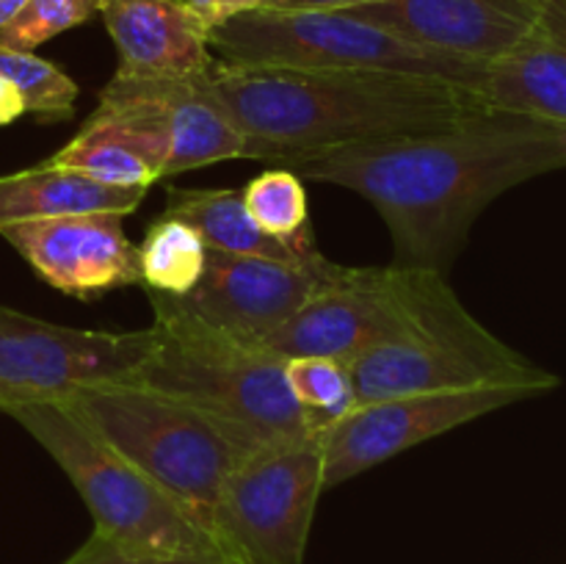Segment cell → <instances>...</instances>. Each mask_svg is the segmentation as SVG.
<instances>
[{
    "instance_id": "6da1fadb",
    "label": "cell",
    "mask_w": 566,
    "mask_h": 564,
    "mask_svg": "<svg viewBox=\"0 0 566 564\" xmlns=\"http://www.w3.org/2000/svg\"><path fill=\"white\" fill-rule=\"evenodd\" d=\"M276 166L368 199L392 236V265L448 276L486 205L520 182L566 169V125L490 105L446 130Z\"/></svg>"
},
{
    "instance_id": "7a4b0ae2",
    "label": "cell",
    "mask_w": 566,
    "mask_h": 564,
    "mask_svg": "<svg viewBox=\"0 0 566 564\" xmlns=\"http://www.w3.org/2000/svg\"><path fill=\"white\" fill-rule=\"evenodd\" d=\"M202 86L241 133L247 158L276 164L354 144L446 130L490 108L473 88L431 77L221 59L213 61Z\"/></svg>"
},
{
    "instance_id": "3957f363",
    "label": "cell",
    "mask_w": 566,
    "mask_h": 564,
    "mask_svg": "<svg viewBox=\"0 0 566 564\" xmlns=\"http://www.w3.org/2000/svg\"><path fill=\"white\" fill-rule=\"evenodd\" d=\"M147 296L158 346L127 385L199 409L252 451L313 437L287 385V359L182 313L164 293Z\"/></svg>"
},
{
    "instance_id": "277c9868",
    "label": "cell",
    "mask_w": 566,
    "mask_h": 564,
    "mask_svg": "<svg viewBox=\"0 0 566 564\" xmlns=\"http://www.w3.org/2000/svg\"><path fill=\"white\" fill-rule=\"evenodd\" d=\"M359 404L418 393L525 390L558 387V376L492 335L459 302L448 276L420 269L418 304L407 332L363 354L352 365Z\"/></svg>"
},
{
    "instance_id": "5b68a950",
    "label": "cell",
    "mask_w": 566,
    "mask_h": 564,
    "mask_svg": "<svg viewBox=\"0 0 566 564\" xmlns=\"http://www.w3.org/2000/svg\"><path fill=\"white\" fill-rule=\"evenodd\" d=\"M61 407L169 492L213 536L221 484L252 453L230 429L188 404L136 385L83 387Z\"/></svg>"
},
{
    "instance_id": "8992f818",
    "label": "cell",
    "mask_w": 566,
    "mask_h": 564,
    "mask_svg": "<svg viewBox=\"0 0 566 564\" xmlns=\"http://www.w3.org/2000/svg\"><path fill=\"white\" fill-rule=\"evenodd\" d=\"M210 50L232 64L390 72L448 81L479 94L486 75V64L420 48L348 11H249L210 31Z\"/></svg>"
},
{
    "instance_id": "52a82bcc",
    "label": "cell",
    "mask_w": 566,
    "mask_h": 564,
    "mask_svg": "<svg viewBox=\"0 0 566 564\" xmlns=\"http://www.w3.org/2000/svg\"><path fill=\"white\" fill-rule=\"evenodd\" d=\"M3 412L70 476L99 536L138 553L221 551L169 492L105 446L70 409L61 404H17Z\"/></svg>"
},
{
    "instance_id": "ba28073f",
    "label": "cell",
    "mask_w": 566,
    "mask_h": 564,
    "mask_svg": "<svg viewBox=\"0 0 566 564\" xmlns=\"http://www.w3.org/2000/svg\"><path fill=\"white\" fill-rule=\"evenodd\" d=\"M324 440L258 448L230 470L213 512L221 553L238 564H304L324 492Z\"/></svg>"
},
{
    "instance_id": "9c48e42d",
    "label": "cell",
    "mask_w": 566,
    "mask_h": 564,
    "mask_svg": "<svg viewBox=\"0 0 566 564\" xmlns=\"http://www.w3.org/2000/svg\"><path fill=\"white\" fill-rule=\"evenodd\" d=\"M83 125L122 138L158 177L219 160L247 158V147L199 81L130 77L116 72Z\"/></svg>"
},
{
    "instance_id": "30bf717a",
    "label": "cell",
    "mask_w": 566,
    "mask_h": 564,
    "mask_svg": "<svg viewBox=\"0 0 566 564\" xmlns=\"http://www.w3.org/2000/svg\"><path fill=\"white\" fill-rule=\"evenodd\" d=\"M155 346V326L75 330L0 304V412L17 404H61L83 387L127 385Z\"/></svg>"
},
{
    "instance_id": "8fae6325",
    "label": "cell",
    "mask_w": 566,
    "mask_h": 564,
    "mask_svg": "<svg viewBox=\"0 0 566 564\" xmlns=\"http://www.w3.org/2000/svg\"><path fill=\"white\" fill-rule=\"evenodd\" d=\"M420 269L365 265L310 299L274 332L254 341L276 357H329L352 368L363 354L407 332L418 304Z\"/></svg>"
},
{
    "instance_id": "7c38bea8",
    "label": "cell",
    "mask_w": 566,
    "mask_h": 564,
    "mask_svg": "<svg viewBox=\"0 0 566 564\" xmlns=\"http://www.w3.org/2000/svg\"><path fill=\"white\" fill-rule=\"evenodd\" d=\"M346 271L348 265L332 263L321 252L274 260L208 249L199 285L186 296L169 299L182 313L254 343L274 332L310 299L340 282Z\"/></svg>"
},
{
    "instance_id": "4fadbf2b",
    "label": "cell",
    "mask_w": 566,
    "mask_h": 564,
    "mask_svg": "<svg viewBox=\"0 0 566 564\" xmlns=\"http://www.w3.org/2000/svg\"><path fill=\"white\" fill-rule=\"evenodd\" d=\"M531 398L525 390H462L392 396L354 407L324 440V490L352 481L387 459L457 426Z\"/></svg>"
},
{
    "instance_id": "5bb4252c",
    "label": "cell",
    "mask_w": 566,
    "mask_h": 564,
    "mask_svg": "<svg viewBox=\"0 0 566 564\" xmlns=\"http://www.w3.org/2000/svg\"><path fill=\"white\" fill-rule=\"evenodd\" d=\"M122 219L119 213L59 216L9 224L0 236L50 288L94 302L142 285L138 247L127 238Z\"/></svg>"
},
{
    "instance_id": "9a60e30c",
    "label": "cell",
    "mask_w": 566,
    "mask_h": 564,
    "mask_svg": "<svg viewBox=\"0 0 566 564\" xmlns=\"http://www.w3.org/2000/svg\"><path fill=\"white\" fill-rule=\"evenodd\" d=\"M348 14L420 48L495 64L534 36L545 0H381Z\"/></svg>"
},
{
    "instance_id": "2e32d148",
    "label": "cell",
    "mask_w": 566,
    "mask_h": 564,
    "mask_svg": "<svg viewBox=\"0 0 566 564\" xmlns=\"http://www.w3.org/2000/svg\"><path fill=\"white\" fill-rule=\"evenodd\" d=\"M99 17L119 53V75L199 81L213 66L208 25L186 0H103Z\"/></svg>"
},
{
    "instance_id": "e0dca14e",
    "label": "cell",
    "mask_w": 566,
    "mask_h": 564,
    "mask_svg": "<svg viewBox=\"0 0 566 564\" xmlns=\"http://www.w3.org/2000/svg\"><path fill=\"white\" fill-rule=\"evenodd\" d=\"M481 97L492 108L566 125V0H545L534 36L506 59L486 64Z\"/></svg>"
},
{
    "instance_id": "ac0fdd59",
    "label": "cell",
    "mask_w": 566,
    "mask_h": 564,
    "mask_svg": "<svg viewBox=\"0 0 566 564\" xmlns=\"http://www.w3.org/2000/svg\"><path fill=\"white\" fill-rule=\"evenodd\" d=\"M147 188H114L83 177L81 171L39 164L0 177V230L20 221L59 219L83 213L127 216L142 205Z\"/></svg>"
},
{
    "instance_id": "d6986e66",
    "label": "cell",
    "mask_w": 566,
    "mask_h": 564,
    "mask_svg": "<svg viewBox=\"0 0 566 564\" xmlns=\"http://www.w3.org/2000/svg\"><path fill=\"white\" fill-rule=\"evenodd\" d=\"M166 216L191 224L205 247L216 252L274 260L307 258L260 230L243 205L241 191H232V188H169Z\"/></svg>"
},
{
    "instance_id": "ffe728a7",
    "label": "cell",
    "mask_w": 566,
    "mask_h": 564,
    "mask_svg": "<svg viewBox=\"0 0 566 564\" xmlns=\"http://www.w3.org/2000/svg\"><path fill=\"white\" fill-rule=\"evenodd\" d=\"M208 263V247L186 221L160 216L138 243V271L147 291L166 296H186L199 285Z\"/></svg>"
},
{
    "instance_id": "44dd1931",
    "label": "cell",
    "mask_w": 566,
    "mask_h": 564,
    "mask_svg": "<svg viewBox=\"0 0 566 564\" xmlns=\"http://www.w3.org/2000/svg\"><path fill=\"white\" fill-rule=\"evenodd\" d=\"M243 205L254 224L298 254L318 252L310 224V202L304 180L285 166H271L247 182Z\"/></svg>"
},
{
    "instance_id": "7402d4cb",
    "label": "cell",
    "mask_w": 566,
    "mask_h": 564,
    "mask_svg": "<svg viewBox=\"0 0 566 564\" xmlns=\"http://www.w3.org/2000/svg\"><path fill=\"white\" fill-rule=\"evenodd\" d=\"M287 385L302 407L310 435L326 437L354 407L352 368L329 357H293L285 365Z\"/></svg>"
},
{
    "instance_id": "603a6c76",
    "label": "cell",
    "mask_w": 566,
    "mask_h": 564,
    "mask_svg": "<svg viewBox=\"0 0 566 564\" xmlns=\"http://www.w3.org/2000/svg\"><path fill=\"white\" fill-rule=\"evenodd\" d=\"M48 164L61 169L81 171L83 177L114 188H147L160 180L158 171L138 153H133L122 138L97 127L83 125Z\"/></svg>"
},
{
    "instance_id": "cb8c5ba5",
    "label": "cell",
    "mask_w": 566,
    "mask_h": 564,
    "mask_svg": "<svg viewBox=\"0 0 566 564\" xmlns=\"http://www.w3.org/2000/svg\"><path fill=\"white\" fill-rule=\"evenodd\" d=\"M0 75L20 88L28 114L36 116L42 125L66 122L75 114L77 83L53 61L0 44Z\"/></svg>"
},
{
    "instance_id": "d4e9b609",
    "label": "cell",
    "mask_w": 566,
    "mask_h": 564,
    "mask_svg": "<svg viewBox=\"0 0 566 564\" xmlns=\"http://www.w3.org/2000/svg\"><path fill=\"white\" fill-rule=\"evenodd\" d=\"M103 0H25L14 20L0 28V44L33 53L59 33L94 20Z\"/></svg>"
},
{
    "instance_id": "484cf974",
    "label": "cell",
    "mask_w": 566,
    "mask_h": 564,
    "mask_svg": "<svg viewBox=\"0 0 566 564\" xmlns=\"http://www.w3.org/2000/svg\"><path fill=\"white\" fill-rule=\"evenodd\" d=\"M61 564H238L227 553H138L125 551L94 531L70 558Z\"/></svg>"
},
{
    "instance_id": "4316f807",
    "label": "cell",
    "mask_w": 566,
    "mask_h": 564,
    "mask_svg": "<svg viewBox=\"0 0 566 564\" xmlns=\"http://www.w3.org/2000/svg\"><path fill=\"white\" fill-rule=\"evenodd\" d=\"M186 3L197 11L199 20L208 25V31H216L224 22L249 14V11L269 9V0H186Z\"/></svg>"
},
{
    "instance_id": "83f0119b",
    "label": "cell",
    "mask_w": 566,
    "mask_h": 564,
    "mask_svg": "<svg viewBox=\"0 0 566 564\" xmlns=\"http://www.w3.org/2000/svg\"><path fill=\"white\" fill-rule=\"evenodd\" d=\"M381 3V0H269L276 11H352L359 6Z\"/></svg>"
},
{
    "instance_id": "f1b7e54d",
    "label": "cell",
    "mask_w": 566,
    "mask_h": 564,
    "mask_svg": "<svg viewBox=\"0 0 566 564\" xmlns=\"http://www.w3.org/2000/svg\"><path fill=\"white\" fill-rule=\"evenodd\" d=\"M22 114H28L25 97H22V92L14 83L6 81V77L0 75V127L11 125V122L20 119Z\"/></svg>"
},
{
    "instance_id": "f546056e",
    "label": "cell",
    "mask_w": 566,
    "mask_h": 564,
    "mask_svg": "<svg viewBox=\"0 0 566 564\" xmlns=\"http://www.w3.org/2000/svg\"><path fill=\"white\" fill-rule=\"evenodd\" d=\"M22 3H25V0H0V28H6L14 20L17 11L22 9Z\"/></svg>"
}]
</instances>
